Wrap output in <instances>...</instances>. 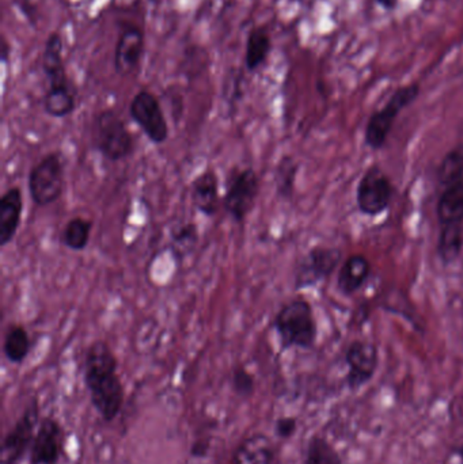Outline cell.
Instances as JSON below:
<instances>
[{
  "instance_id": "8",
  "label": "cell",
  "mask_w": 463,
  "mask_h": 464,
  "mask_svg": "<svg viewBox=\"0 0 463 464\" xmlns=\"http://www.w3.org/2000/svg\"><path fill=\"white\" fill-rule=\"evenodd\" d=\"M40 421V406L33 400L3 438L0 464H21L29 457Z\"/></svg>"
},
{
  "instance_id": "31",
  "label": "cell",
  "mask_w": 463,
  "mask_h": 464,
  "mask_svg": "<svg viewBox=\"0 0 463 464\" xmlns=\"http://www.w3.org/2000/svg\"><path fill=\"white\" fill-rule=\"evenodd\" d=\"M382 7L388 8V10H391V8L396 7L399 0H377Z\"/></svg>"
},
{
  "instance_id": "23",
  "label": "cell",
  "mask_w": 463,
  "mask_h": 464,
  "mask_svg": "<svg viewBox=\"0 0 463 464\" xmlns=\"http://www.w3.org/2000/svg\"><path fill=\"white\" fill-rule=\"evenodd\" d=\"M272 49L271 37L264 29H253L247 37L245 64L249 71H256L266 62Z\"/></svg>"
},
{
  "instance_id": "29",
  "label": "cell",
  "mask_w": 463,
  "mask_h": 464,
  "mask_svg": "<svg viewBox=\"0 0 463 464\" xmlns=\"http://www.w3.org/2000/svg\"><path fill=\"white\" fill-rule=\"evenodd\" d=\"M299 422L296 417L283 416L275 421L274 432L280 440H290L298 432Z\"/></svg>"
},
{
  "instance_id": "10",
  "label": "cell",
  "mask_w": 463,
  "mask_h": 464,
  "mask_svg": "<svg viewBox=\"0 0 463 464\" xmlns=\"http://www.w3.org/2000/svg\"><path fill=\"white\" fill-rule=\"evenodd\" d=\"M130 117L155 146L165 144L169 139V124L157 95L140 90L130 103Z\"/></svg>"
},
{
  "instance_id": "6",
  "label": "cell",
  "mask_w": 463,
  "mask_h": 464,
  "mask_svg": "<svg viewBox=\"0 0 463 464\" xmlns=\"http://www.w3.org/2000/svg\"><path fill=\"white\" fill-rule=\"evenodd\" d=\"M261 192V179L253 168L234 169L226 181L223 209L236 225H244Z\"/></svg>"
},
{
  "instance_id": "14",
  "label": "cell",
  "mask_w": 463,
  "mask_h": 464,
  "mask_svg": "<svg viewBox=\"0 0 463 464\" xmlns=\"http://www.w3.org/2000/svg\"><path fill=\"white\" fill-rule=\"evenodd\" d=\"M190 198L198 214L215 218L223 208L219 193V179L212 169H206L190 184Z\"/></svg>"
},
{
  "instance_id": "2",
  "label": "cell",
  "mask_w": 463,
  "mask_h": 464,
  "mask_svg": "<svg viewBox=\"0 0 463 464\" xmlns=\"http://www.w3.org/2000/svg\"><path fill=\"white\" fill-rule=\"evenodd\" d=\"M43 71L48 82L43 94V106L46 116L65 119L76 109V92L68 81L63 60V40L59 33L46 38L43 52Z\"/></svg>"
},
{
  "instance_id": "17",
  "label": "cell",
  "mask_w": 463,
  "mask_h": 464,
  "mask_svg": "<svg viewBox=\"0 0 463 464\" xmlns=\"http://www.w3.org/2000/svg\"><path fill=\"white\" fill-rule=\"evenodd\" d=\"M276 450L268 436L255 433L247 436L236 447L231 464H274Z\"/></svg>"
},
{
  "instance_id": "19",
  "label": "cell",
  "mask_w": 463,
  "mask_h": 464,
  "mask_svg": "<svg viewBox=\"0 0 463 464\" xmlns=\"http://www.w3.org/2000/svg\"><path fill=\"white\" fill-rule=\"evenodd\" d=\"M32 352V338L26 327L21 324H11L3 338V354L10 364L21 365Z\"/></svg>"
},
{
  "instance_id": "16",
  "label": "cell",
  "mask_w": 463,
  "mask_h": 464,
  "mask_svg": "<svg viewBox=\"0 0 463 464\" xmlns=\"http://www.w3.org/2000/svg\"><path fill=\"white\" fill-rule=\"evenodd\" d=\"M24 196L19 187H11L0 198V246L13 242L21 226Z\"/></svg>"
},
{
  "instance_id": "4",
  "label": "cell",
  "mask_w": 463,
  "mask_h": 464,
  "mask_svg": "<svg viewBox=\"0 0 463 464\" xmlns=\"http://www.w3.org/2000/svg\"><path fill=\"white\" fill-rule=\"evenodd\" d=\"M92 146L109 162H121L132 157L135 140L122 117L113 109L95 114L90 130Z\"/></svg>"
},
{
  "instance_id": "32",
  "label": "cell",
  "mask_w": 463,
  "mask_h": 464,
  "mask_svg": "<svg viewBox=\"0 0 463 464\" xmlns=\"http://www.w3.org/2000/svg\"><path fill=\"white\" fill-rule=\"evenodd\" d=\"M456 454L458 455L459 460H461V464H463V443L456 450Z\"/></svg>"
},
{
  "instance_id": "22",
  "label": "cell",
  "mask_w": 463,
  "mask_h": 464,
  "mask_svg": "<svg viewBox=\"0 0 463 464\" xmlns=\"http://www.w3.org/2000/svg\"><path fill=\"white\" fill-rule=\"evenodd\" d=\"M92 231V220L83 217L72 218L60 232V243L68 250L83 251L89 246Z\"/></svg>"
},
{
  "instance_id": "27",
  "label": "cell",
  "mask_w": 463,
  "mask_h": 464,
  "mask_svg": "<svg viewBox=\"0 0 463 464\" xmlns=\"http://www.w3.org/2000/svg\"><path fill=\"white\" fill-rule=\"evenodd\" d=\"M463 177V146L449 151L440 162L438 170V181L442 187H449L453 182L458 181Z\"/></svg>"
},
{
  "instance_id": "21",
  "label": "cell",
  "mask_w": 463,
  "mask_h": 464,
  "mask_svg": "<svg viewBox=\"0 0 463 464\" xmlns=\"http://www.w3.org/2000/svg\"><path fill=\"white\" fill-rule=\"evenodd\" d=\"M299 173V163L291 155L280 158L274 171L275 188L277 198L290 201L295 193L296 177Z\"/></svg>"
},
{
  "instance_id": "26",
  "label": "cell",
  "mask_w": 463,
  "mask_h": 464,
  "mask_svg": "<svg viewBox=\"0 0 463 464\" xmlns=\"http://www.w3.org/2000/svg\"><path fill=\"white\" fill-rule=\"evenodd\" d=\"M462 247V223L442 226L439 240H438V253H439L440 259H442L445 264H451V262L458 259Z\"/></svg>"
},
{
  "instance_id": "1",
  "label": "cell",
  "mask_w": 463,
  "mask_h": 464,
  "mask_svg": "<svg viewBox=\"0 0 463 464\" xmlns=\"http://www.w3.org/2000/svg\"><path fill=\"white\" fill-rule=\"evenodd\" d=\"M83 382L90 403L105 422H113L121 413L125 389L119 376V360L106 341L95 340L87 346Z\"/></svg>"
},
{
  "instance_id": "5",
  "label": "cell",
  "mask_w": 463,
  "mask_h": 464,
  "mask_svg": "<svg viewBox=\"0 0 463 464\" xmlns=\"http://www.w3.org/2000/svg\"><path fill=\"white\" fill-rule=\"evenodd\" d=\"M65 187V166L62 152L43 155L29 171L27 189L34 206L49 207L60 200Z\"/></svg>"
},
{
  "instance_id": "7",
  "label": "cell",
  "mask_w": 463,
  "mask_h": 464,
  "mask_svg": "<svg viewBox=\"0 0 463 464\" xmlns=\"http://www.w3.org/2000/svg\"><path fill=\"white\" fill-rule=\"evenodd\" d=\"M419 94H420L419 84L413 83L400 87L381 111L372 113L367 121L366 130H364V143L369 149L374 150V151L383 149L391 130H393L397 117L405 108L415 102Z\"/></svg>"
},
{
  "instance_id": "25",
  "label": "cell",
  "mask_w": 463,
  "mask_h": 464,
  "mask_svg": "<svg viewBox=\"0 0 463 464\" xmlns=\"http://www.w3.org/2000/svg\"><path fill=\"white\" fill-rule=\"evenodd\" d=\"M198 240H200V235H198V226L192 222L181 223L170 232L171 251L179 261L195 251Z\"/></svg>"
},
{
  "instance_id": "28",
  "label": "cell",
  "mask_w": 463,
  "mask_h": 464,
  "mask_svg": "<svg viewBox=\"0 0 463 464\" xmlns=\"http://www.w3.org/2000/svg\"><path fill=\"white\" fill-rule=\"evenodd\" d=\"M231 389L236 397L247 400L256 392L255 375L244 365L236 364L231 371Z\"/></svg>"
},
{
  "instance_id": "11",
  "label": "cell",
  "mask_w": 463,
  "mask_h": 464,
  "mask_svg": "<svg viewBox=\"0 0 463 464\" xmlns=\"http://www.w3.org/2000/svg\"><path fill=\"white\" fill-rule=\"evenodd\" d=\"M394 188L380 166H371L359 181L356 204L366 217H380L388 211L393 198Z\"/></svg>"
},
{
  "instance_id": "30",
  "label": "cell",
  "mask_w": 463,
  "mask_h": 464,
  "mask_svg": "<svg viewBox=\"0 0 463 464\" xmlns=\"http://www.w3.org/2000/svg\"><path fill=\"white\" fill-rule=\"evenodd\" d=\"M209 447H211L209 440H207V439H198V440H196L195 443L192 444V447H190V457H192L193 459H204V458L208 457Z\"/></svg>"
},
{
  "instance_id": "20",
  "label": "cell",
  "mask_w": 463,
  "mask_h": 464,
  "mask_svg": "<svg viewBox=\"0 0 463 464\" xmlns=\"http://www.w3.org/2000/svg\"><path fill=\"white\" fill-rule=\"evenodd\" d=\"M437 214L440 226L463 223V177L443 189Z\"/></svg>"
},
{
  "instance_id": "3",
  "label": "cell",
  "mask_w": 463,
  "mask_h": 464,
  "mask_svg": "<svg viewBox=\"0 0 463 464\" xmlns=\"http://www.w3.org/2000/svg\"><path fill=\"white\" fill-rule=\"evenodd\" d=\"M272 329L279 338L282 351H310L314 348L318 337L313 305L304 297L285 303L272 321Z\"/></svg>"
},
{
  "instance_id": "13",
  "label": "cell",
  "mask_w": 463,
  "mask_h": 464,
  "mask_svg": "<svg viewBox=\"0 0 463 464\" xmlns=\"http://www.w3.org/2000/svg\"><path fill=\"white\" fill-rule=\"evenodd\" d=\"M64 430L53 417L41 420L30 449L29 464H57L63 455Z\"/></svg>"
},
{
  "instance_id": "24",
  "label": "cell",
  "mask_w": 463,
  "mask_h": 464,
  "mask_svg": "<svg viewBox=\"0 0 463 464\" xmlns=\"http://www.w3.org/2000/svg\"><path fill=\"white\" fill-rule=\"evenodd\" d=\"M304 464H342V458L328 439L314 435L307 441Z\"/></svg>"
},
{
  "instance_id": "15",
  "label": "cell",
  "mask_w": 463,
  "mask_h": 464,
  "mask_svg": "<svg viewBox=\"0 0 463 464\" xmlns=\"http://www.w3.org/2000/svg\"><path fill=\"white\" fill-rule=\"evenodd\" d=\"M143 52V32L136 26L125 27L120 34L116 51H114V70L117 75H132L140 64Z\"/></svg>"
},
{
  "instance_id": "9",
  "label": "cell",
  "mask_w": 463,
  "mask_h": 464,
  "mask_svg": "<svg viewBox=\"0 0 463 464\" xmlns=\"http://www.w3.org/2000/svg\"><path fill=\"white\" fill-rule=\"evenodd\" d=\"M342 251L336 247L315 246L310 248L296 264L294 273L295 291L314 288L318 284L328 280L342 262Z\"/></svg>"
},
{
  "instance_id": "18",
  "label": "cell",
  "mask_w": 463,
  "mask_h": 464,
  "mask_svg": "<svg viewBox=\"0 0 463 464\" xmlns=\"http://www.w3.org/2000/svg\"><path fill=\"white\" fill-rule=\"evenodd\" d=\"M371 264L361 254L348 256L342 264L337 277V286L345 296L356 294L369 280Z\"/></svg>"
},
{
  "instance_id": "12",
  "label": "cell",
  "mask_w": 463,
  "mask_h": 464,
  "mask_svg": "<svg viewBox=\"0 0 463 464\" xmlns=\"http://www.w3.org/2000/svg\"><path fill=\"white\" fill-rule=\"evenodd\" d=\"M344 360L345 384L351 392H359L374 379L380 365V352L374 343L356 340L345 351Z\"/></svg>"
}]
</instances>
